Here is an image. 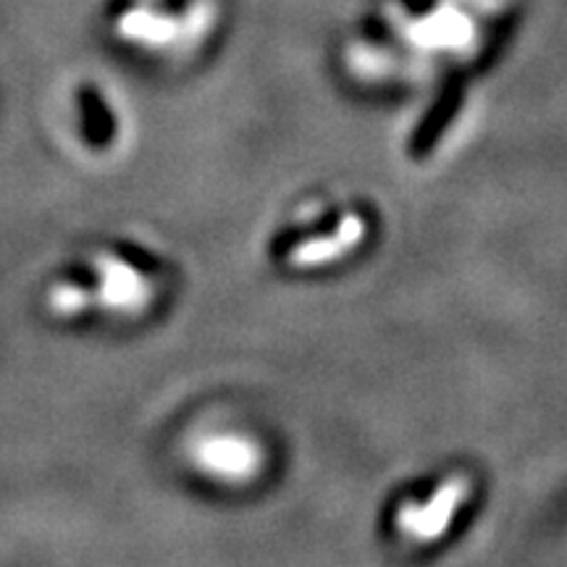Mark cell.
<instances>
[{
	"instance_id": "6da1fadb",
	"label": "cell",
	"mask_w": 567,
	"mask_h": 567,
	"mask_svg": "<svg viewBox=\"0 0 567 567\" xmlns=\"http://www.w3.org/2000/svg\"><path fill=\"white\" fill-rule=\"evenodd\" d=\"M509 0H375L358 51L386 55L402 48L417 61L457 66L499 30Z\"/></svg>"
},
{
	"instance_id": "5b68a950",
	"label": "cell",
	"mask_w": 567,
	"mask_h": 567,
	"mask_svg": "<svg viewBox=\"0 0 567 567\" xmlns=\"http://www.w3.org/2000/svg\"><path fill=\"white\" fill-rule=\"evenodd\" d=\"M467 496H471V481L465 473H450L429 492H413L396 502L392 509V530L402 544L425 547L446 536L455 517L463 513Z\"/></svg>"
},
{
	"instance_id": "277c9868",
	"label": "cell",
	"mask_w": 567,
	"mask_h": 567,
	"mask_svg": "<svg viewBox=\"0 0 567 567\" xmlns=\"http://www.w3.org/2000/svg\"><path fill=\"white\" fill-rule=\"evenodd\" d=\"M184 457L197 476L224 488L250 486L271 465L264 439L237 423L200 425L187 436Z\"/></svg>"
},
{
	"instance_id": "3957f363",
	"label": "cell",
	"mask_w": 567,
	"mask_h": 567,
	"mask_svg": "<svg viewBox=\"0 0 567 567\" xmlns=\"http://www.w3.org/2000/svg\"><path fill=\"white\" fill-rule=\"evenodd\" d=\"M218 24L216 0H132L118 13L116 30L132 45L147 51H189L213 38Z\"/></svg>"
},
{
	"instance_id": "8992f818",
	"label": "cell",
	"mask_w": 567,
	"mask_h": 567,
	"mask_svg": "<svg viewBox=\"0 0 567 567\" xmlns=\"http://www.w3.org/2000/svg\"><path fill=\"white\" fill-rule=\"evenodd\" d=\"M45 305L53 316L66 318V321H74V318H82L90 310H95L92 289L87 279H84L82 268L80 271L59 274L55 279H51L45 289Z\"/></svg>"
},
{
	"instance_id": "7a4b0ae2",
	"label": "cell",
	"mask_w": 567,
	"mask_h": 567,
	"mask_svg": "<svg viewBox=\"0 0 567 567\" xmlns=\"http://www.w3.org/2000/svg\"><path fill=\"white\" fill-rule=\"evenodd\" d=\"M95 310L111 318H142L161 292V268L147 252L116 245L101 247L82 266Z\"/></svg>"
},
{
	"instance_id": "52a82bcc",
	"label": "cell",
	"mask_w": 567,
	"mask_h": 567,
	"mask_svg": "<svg viewBox=\"0 0 567 567\" xmlns=\"http://www.w3.org/2000/svg\"><path fill=\"white\" fill-rule=\"evenodd\" d=\"M80 116L82 134L92 147L111 145L116 137V116H113L111 103L105 101L103 92L95 84H84L80 90Z\"/></svg>"
}]
</instances>
